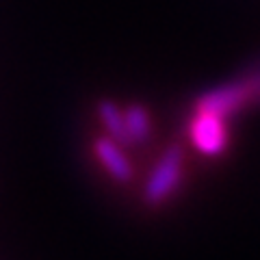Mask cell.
I'll return each mask as SVG.
<instances>
[{
    "mask_svg": "<svg viewBox=\"0 0 260 260\" xmlns=\"http://www.w3.org/2000/svg\"><path fill=\"white\" fill-rule=\"evenodd\" d=\"M247 104H260V65L230 83L206 91L198 100L195 109L228 119L243 111Z\"/></svg>",
    "mask_w": 260,
    "mask_h": 260,
    "instance_id": "1",
    "label": "cell"
},
{
    "mask_svg": "<svg viewBox=\"0 0 260 260\" xmlns=\"http://www.w3.org/2000/svg\"><path fill=\"white\" fill-rule=\"evenodd\" d=\"M182 165H184V154L178 145H172L156 162L152 176L145 182L143 189V200L150 206L162 204L165 200H169L178 189V184L182 180Z\"/></svg>",
    "mask_w": 260,
    "mask_h": 260,
    "instance_id": "2",
    "label": "cell"
},
{
    "mask_svg": "<svg viewBox=\"0 0 260 260\" xmlns=\"http://www.w3.org/2000/svg\"><path fill=\"white\" fill-rule=\"evenodd\" d=\"M228 119L195 109L189 124V137L193 145L206 156H219L228 148Z\"/></svg>",
    "mask_w": 260,
    "mask_h": 260,
    "instance_id": "3",
    "label": "cell"
},
{
    "mask_svg": "<svg viewBox=\"0 0 260 260\" xmlns=\"http://www.w3.org/2000/svg\"><path fill=\"white\" fill-rule=\"evenodd\" d=\"M93 154L95 158L102 162V167L109 172V176L117 182H128L133 178V165L126 158V154L121 152L119 141H115L113 137L104 135L100 139L93 141Z\"/></svg>",
    "mask_w": 260,
    "mask_h": 260,
    "instance_id": "4",
    "label": "cell"
},
{
    "mask_svg": "<svg viewBox=\"0 0 260 260\" xmlns=\"http://www.w3.org/2000/svg\"><path fill=\"white\" fill-rule=\"evenodd\" d=\"M124 126H126V139L128 143H141L152 133L150 115L139 104H130L124 109Z\"/></svg>",
    "mask_w": 260,
    "mask_h": 260,
    "instance_id": "5",
    "label": "cell"
},
{
    "mask_svg": "<svg viewBox=\"0 0 260 260\" xmlns=\"http://www.w3.org/2000/svg\"><path fill=\"white\" fill-rule=\"evenodd\" d=\"M98 117H100L109 137H113V139L119 141V143H128L126 126H124V111H121L115 102H111V100L100 102V107H98Z\"/></svg>",
    "mask_w": 260,
    "mask_h": 260,
    "instance_id": "6",
    "label": "cell"
}]
</instances>
